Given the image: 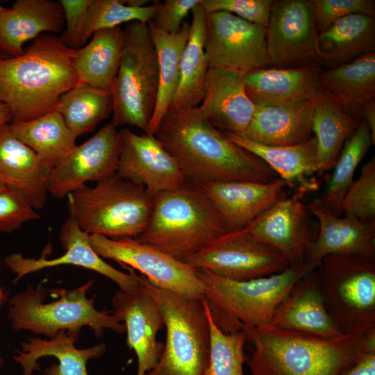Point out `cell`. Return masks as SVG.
<instances>
[{
    "label": "cell",
    "mask_w": 375,
    "mask_h": 375,
    "mask_svg": "<svg viewBox=\"0 0 375 375\" xmlns=\"http://www.w3.org/2000/svg\"><path fill=\"white\" fill-rule=\"evenodd\" d=\"M203 302L210 335L209 362L203 375H244L243 365L247 360L244 333L222 332L215 324L204 298Z\"/></svg>",
    "instance_id": "cell-39"
},
{
    "label": "cell",
    "mask_w": 375,
    "mask_h": 375,
    "mask_svg": "<svg viewBox=\"0 0 375 375\" xmlns=\"http://www.w3.org/2000/svg\"><path fill=\"white\" fill-rule=\"evenodd\" d=\"M75 50L55 35L42 34L22 55L0 58V102L9 108L12 122L54 110L60 96L79 83Z\"/></svg>",
    "instance_id": "cell-3"
},
{
    "label": "cell",
    "mask_w": 375,
    "mask_h": 375,
    "mask_svg": "<svg viewBox=\"0 0 375 375\" xmlns=\"http://www.w3.org/2000/svg\"><path fill=\"white\" fill-rule=\"evenodd\" d=\"M90 242L102 258L139 271L155 286L192 299H203L198 270L135 238H110L90 235Z\"/></svg>",
    "instance_id": "cell-11"
},
{
    "label": "cell",
    "mask_w": 375,
    "mask_h": 375,
    "mask_svg": "<svg viewBox=\"0 0 375 375\" xmlns=\"http://www.w3.org/2000/svg\"><path fill=\"white\" fill-rule=\"evenodd\" d=\"M8 126L19 140L52 168L77 146L76 138L55 110L33 119L12 122Z\"/></svg>",
    "instance_id": "cell-35"
},
{
    "label": "cell",
    "mask_w": 375,
    "mask_h": 375,
    "mask_svg": "<svg viewBox=\"0 0 375 375\" xmlns=\"http://www.w3.org/2000/svg\"><path fill=\"white\" fill-rule=\"evenodd\" d=\"M10 120H12V115L9 108L0 102V131L4 126L8 124Z\"/></svg>",
    "instance_id": "cell-49"
},
{
    "label": "cell",
    "mask_w": 375,
    "mask_h": 375,
    "mask_svg": "<svg viewBox=\"0 0 375 375\" xmlns=\"http://www.w3.org/2000/svg\"><path fill=\"white\" fill-rule=\"evenodd\" d=\"M79 333L62 331L49 340L30 338L22 343V350H15L12 358L23 368L22 375H33L40 370L39 358L55 356L59 363L51 364L44 370L45 375H88L87 362L103 355L106 351L103 343L79 349L75 347Z\"/></svg>",
    "instance_id": "cell-30"
},
{
    "label": "cell",
    "mask_w": 375,
    "mask_h": 375,
    "mask_svg": "<svg viewBox=\"0 0 375 375\" xmlns=\"http://www.w3.org/2000/svg\"><path fill=\"white\" fill-rule=\"evenodd\" d=\"M227 232L207 195L187 181L153 197L148 226L135 238L184 262Z\"/></svg>",
    "instance_id": "cell-4"
},
{
    "label": "cell",
    "mask_w": 375,
    "mask_h": 375,
    "mask_svg": "<svg viewBox=\"0 0 375 375\" xmlns=\"http://www.w3.org/2000/svg\"><path fill=\"white\" fill-rule=\"evenodd\" d=\"M342 375H375V349L363 353Z\"/></svg>",
    "instance_id": "cell-47"
},
{
    "label": "cell",
    "mask_w": 375,
    "mask_h": 375,
    "mask_svg": "<svg viewBox=\"0 0 375 375\" xmlns=\"http://www.w3.org/2000/svg\"><path fill=\"white\" fill-rule=\"evenodd\" d=\"M69 216L89 235L137 238L147 228L153 198L144 187L116 173L67 196Z\"/></svg>",
    "instance_id": "cell-7"
},
{
    "label": "cell",
    "mask_w": 375,
    "mask_h": 375,
    "mask_svg": "<svg viewBox=\"0 0 375 375\" xmlns=\"http://www.w3.org/2000/svg\"><path fill=\"white\" fill-rule=\"evenodd\" d=\"M316 49L318 58L331 68L375 52L374 17L352 14L338 19L318 33Z\"/></svg>",
    "instance_id": "cell-32"
},
{
    "label": "cell",
    "mask_w": 375,
    "mask_h": 375,
    "mask_svg": "<svg viewBox=\"0 0 375 375\" xmlns=\"http://www.w3.org/2000/svg\"><path fill=\"white\" fill-rule=\"evenodd\" d=\"M317 34L311 0L274 1L266 28L271 63L285 65L319 59Z\"/></svg>",
    "instance_id": "cell-16"
},
{
    "label": "cell",
    "mask_w": 375,
    "mask_h": 375,
    "mask_svg": "<svg viewBox=\"0 0 375 375\" xmlns=\"http://www.w3.org/2000/svg\"><path fill=\"white\" fill-rule=\"evenodd\" d=\"M140 288L160 306L167 335L156 367L146 375H203L210 355V326L203 299L159 288L142 275Z\"/></svg>",
    "instance_id": "cell-8"
},
{
    "label": "cell",
    "mask_w": 375,
    "mask_h": 375,
    "mask_svg": "<svg viewBox=\"0 0 375 375\" xmlns=\"http://www.w3.org/2000/svg\"><path fill=\"white\" fill-rule=\"evenodd\" d=\"M243 76L227 69L209 67L197 108L213 126L236 135L247 130L256 110L247 94Z\"/></svg>",
    "instance_id": "cell-20"
},
{
    "label": "cell",
    "mask_w": 375,
    "mask_h": 375,
    "mask_svg": "<svg viewBox=\"0 0 375 375\" xmlns=\"http://www.w3.org/2000/svg\"><path fill=\"white\" fill-rule=\"evenodd\" d=\"M119 152V131L110 122L77 145L52 168L49 194L62 199L85 188L89 181L98 183L115 174Z\"/></svg>",
    "instance_id": "cell-14"
},
{
    "label": "cell",
    "mask_w": 375,
    "mask_h": 375,
    "mask_svg": "<svg viewBox=\"0 0 375 375\" xmlns=\"http://www.w3.org/2000/svg\"><path fill=\"white\" fill-rule=\"evenodd\" d=\"M233 142L266 163L288 187L303 194L315 191L319 185L315 174L319 172L317 141L315 137L292 145L267 146L226 132Z\"/></svg>",
    "instance_id": "cell-27"
},
{
    "label": "cell",
    "mask_w": 375,
    "mask_h": 375,
    "mask_svg": "<svg viewBox=\"0 0 375 375\" xmlns=\"http://www.w3.org/2000/svg\"><path fill=\"white\" fill-rule=\"evenodd\" d=\"M157 55L158 78L155 109L146 134L154 135L162 119L169 111L179 81V65L188 42L190 24L184 22L181 31L169 34L148 22Z\"/></svg>",
    "instance_id": "cell-34"
},
{
    "label": "cell",
    "mask_w": 375,
    "mask_h": 375,
    "mask_svg": "<svg viewBox=\"0 0 375 375\" xmlns=\"http://www.w3.org/2000/svg\"><path fill=\"white\" fill-rule=\"evenodd\" d=\"M251 344V375H342L365 352L375 349V334L324 338L269 324H242Z\"/></svg>",
    "instance_id": "cell-2"
},
{
    "label": "cell",
    "mask_w": 375,
    "mask_h": 375,
    "mask_svg": "<svg viewBox=\"0 0 375 375\" xmlns=\"http://www.w3.org/2000/svg\"><path fill=\"white\" fill-rule=\"evenodd\" d=\"M363 117L368 124L372 138L375 143V99H369L361 105Z\"/></svg>",
    "instance_id": "cell-48"
},
{
    "label": "cell",
    "mask_w": 375,
    "mask_h": 375,
    "mask_svg": "<svg viewBox=\"0 0 375 375\" xmlns=\"http://www.w3.org/2000/svg\"><path fill=\"white\" fill-rule=\"evenodd\" d=\"M52 167L19 140L8 124L0 131V181L27 198L35 209H42L47 201Z\"/></svg>",
    "instance_id": "cell-25"
},
{
    "label": "cell",
    "mask_w": 375,
    "mask_h": 375,
    "mask_svg": "<svg viewBox=\"0 0 375 375\" xmlns=\"http://www.w3.org/2000/svg\"><path fill=\"white\" fill-rule=\"evenodd\" d=\"M7 292L0 287V306L6 300Z\"/></svg>",
    "instance_id": "cell-50"
},
{
    "label": "cell",
    "mask_w": 375,
    "mask_h": 375,
    "mask_svg": "<svg viewBox=\"0 0 375 375\" xmlns=\"http://www.w3.org/2000/svg\"><path fill=\"white\" fill-rule=\"evenodd\" d=\"M320 85L342 101L360 106L375 99V52L322 72Z\"/></svg>",
    "instance_id": "cell-38"
},
{
    "label": "cell",
    "mask_w": 375,
    "mask_h": 375,
    "mask_svg": "<svg viewBox=\"0 0 375 375\" xmlns=\"http://www.w3.org/2000/svg\"><path fill=\"white\" fill-rule=\"evenodd\" d=\"M207 22L205 52L209 67L244 75L272 64L265 28L224 11L207 13Z\"/></svg>",
    "instance_id": "cell-13"
},
{
    "label": "cell",
    "mask_w": 375,
    "mask_h": 375,
    "mask_svg": "<svg viewBox=\"0 0 375 375\" xmlns=\"http://www.w3.org/2000/svg\"><path fill=\"white\" fill-rule=\"evenodd\" d=\"M112 313L124 322L126 344L135 353L137 375H146L157 365L164 344L157 340L158 332L165 326L161 308L157 301L139 287L115 292Z\"/></svg>",
    "instance_id": "cell-19"
},
{
    "label": "cell",
    "mask_w": 375,
    "mask_h": 375,
    "mask_svg": "<svg viewBox=\"0 0 375 375\" xmlns=\"http://www.w3.org/2000/svg\"><path fill=\"white\" fill-rule=\"evenodd\" d=\"M155 10L154 4L135 7L122 0H92L89 6L81 45L99 30L120 26L132 22L148 23Z\"/></svg>",
    "instance_id": "cell-40"
},
{
    "label": "cell",
    "mask_w": 375,
    "mask_h": 375,
    "mask_svg": "<svg viewBox=\"0 0 375 375\" xmlns=\"http://www.w3.org/2000/svg\"><path fill=\"white\" fill-rule=\"evenodd\" d=\"M65 17V30L60 36L61 42L72 49L81 47L88 11L92 0H60Z\"/></svg>",
    "instance_id": "cell-46"
},
{
    "label": "cell",
    "mask_w": 375,
    "mask_h": 375,
    "mask_svg": "<svg viewBox=\"0 0 375 375\" xmlns=\"http://www.w3.org/2000/svg\"><path fill=\"white\" fill-rule=\"evenodd\" d=\"M308 210L319 222V233L304 262L307 274L315 270L328 255L375 258V222H360L340 217L312 202L308 204Z\"/></svg>",
    "instance_id": "cell-23"
},
{
    "label": "cell",
    "mask_w": 375,
    "mask_h": 375,
    "mask_svg": "<svg viewBox=\"0 0 375 375\" xmlns=\"http://www.w3.org/2000/svg\"><path fill=\"white\" fill-rule=\"evenodd\" d=\"M372 144H374L369 127L363 119L344 144L323 192L312 202L331 214L340 216L342 201L353 181L354 173Z\"/></svg>",
    "instance_id": "cell-37"
},
{
    "label": "cell",
    "mask_w": 375,
    "mask_h": 375,
    "mask_svg": "<svg viewBox=\"0 0 375 375\" xmlns=\"http://www.w3.org/2000/svg\"><path fill=\"white\" fill-rule=\"evenodd\" d=\"M120 133V152L116 174L157 194L183 185L187 180L176 162L154 135L138 134L129 128Z\"/></svg>",
    "instance_id": "cell-15"
},
{
    "label": "cell",
    "mask_w": 375,
    "mask_h": 375,
    "mask_svg": "<svg viewBox=\"0 0 375 375\" xmlns=\"http://www.w3.org/2000/svg\"><path fill=\"white\" fill-rule=\"evenodd\" d=\"M281 178L269 183L229 181L199 185L215 207L228 232L245 228L285 197Z\"/></svg>",
    "instance_id": "cell-21"
},
{
    "label": "cell",
    "mask_w": 375,
    "mask_h": 375,
    "mask_svg": "<svg viewBox=\"0 0 375 375\" xmlns=\"http://www.w3.org/2000/svg\"><path fill=\"white\" fill-rule=\"evenodd\" d=\"M274 0H201L207 13L224 11L267 28Z\"/></svg>",
    "instance_id": "cell-44"
},
{
    "label": "cell",
    "mask_w": 375,
    "mask_h": 375,
    "mask_svg": "<svg viewBox=\"0 0 375 375\" xmlns=\"http://www.w3.org/2000/svg\"><path fill=\"white\" fill-rule=\"evenodd\" d=\"M312 133L319 172L333 167L346 142L364 119L360 106L349 104L320 85L312 99Z\"/></svg>",
    "instance_id": "cell-22"
},
{
    "label": "cell",
    "mask_w": 375,
    "mask_h": 375,
    "mask_svg": "<svg viewBox=\"0 0 375 375\" xmlns=\"http://www.w3.org/2000/svg\"><path fill=\"white\" fill-rule=\"evenodd\" d=\"M3 359L2 358V357L0 356V368L1 367V366L3 365Z\"/></svg>",
    "instance_id": "cell-52"
},
{
    "label": "cell",
    "mask_w": 375,
    "mask_h": 375,
    "mask_svg": "<svg viewBox=\"0 0 375 375\" xmlns=\"http://www.w3.org/2000/svg\"><path fill=\"white\" fill-rule=\"evenodd\" d=\"M121 26L97 31L85 47L75 50L74 67L79 83L110 92L121 61Z\"/></svg>",
    "instance_id": "cell-33"
},
{
    "label": "cell",
    "mask_w": 375,
    "mask_h": 375,
    "mask_svg": "<svg viewBox=\"0 0 375 375\" xmlns=\"http://www.w3.org/2000/svg\"><path fill=\"white\" fill-rule=\"evenodd\" d=\"M322 71L308 65L289 69H258L243 76L246 92L255 105L278 106L311 101L320 87Z\"/></svg>",
    "instance_id": "cell-28"
},
{
    "label": "cell",
    "mask_w": 375,
    "mask_h": 375,
    "mask_svg": "<svg viewBox=\"0 0 375 375\" xmlns=\"http://www.w3.org/2000/svg\"><path fill=\"white\" fill-rule=\"evenodd\" d=\"M157 55L148 23L132 22L123 29L119 67L110 91L112 124L146 133L156 102Z\"/></svg>",
    "instance_id": "cell-10"
},
{
    "label": "cell",
    "mask_w": 375,
    "mask_h": 375,
    "mask_svg": "<svg viewBox=\"0 0 375 375\" xmlns=\"http://www.w3.org/2000/svg\"><path fill=\"white\" fill-rule=\"evenodd\" d=\"M6 186L0 181V191L4 189Z\"/></svg>",
    "instance_id": "cell-51"
},
{
    "label": "cell",
    "mask_w": 375,
    "mask_h": 375,
    "mask_svg": "<svg viewBox=\"0 0 375 375\" xmlns=\"http://www.w3.org/2000/svg\"><path fill=\"white\" fill-rule=\"evenodd\" d=\"M184 262L195 269L234 281L270 276L290 266L278 251L254 239L245 228L227 232Z\"/></svg>",
    "instance_id": "cell-12"
},
{
    "label": "cell",
    "mask_w": 375,
    "mask_h": 375,
    "mask_svg": "<svg viewBox=\"0 0 375 375\" xmlns=\"http://www.w3.org/2000/svg\"><path fill=\"white\" fill-rule=\"evenodd\" d=\"M189 38L181 55L178 87L169 110H188L199 107L209 69L205 52L207 12L201 4L192 10Z\"/></svg>",
    "instance_id": "cell-31"
},
{
    "label": "cell",
    "mask_w": 375,
    "mask_h": 375,
    "mask_svg": "<svg viewBox=\"0 0 375 375\" xmlns=\"http://www.w3.org/2000/svg\"><path fill=\"white\" fill-rule=\"evenodd\" d=\"M315 271L326 309L340 331L375 334V258L328 255Z\"/></svg>",
    "instance_id": "cell-9"
},
{
    "label": "cell",
    "mask_w": 375,
    "mask_h": 375,
    "mask_svg": "<svg viewBox=\"0 0 375 375\" xmlns=\"http://www.w3.org/2000/svg\"><path fill=\"white\" fill-rule=\"evenodd\" d=\"M55 110L77 138L93 131L112 111L110 92L78 83L59 98Z\"/></svg>",
    "instance_id": "cell-36"
},
{
    "label": "cell",
    "mask_w": 375,
    "mask_h": 375,
    "mask_svg": "<svg viewBox=\"0 0 375 375\" xmlns=\"http://www.w3.org/2000/svg\"><path fill=\"white\" fill-rule=\"evenodd\" d=\"M5 9L6 8L0 6V15L4 11Z\"/></svg>",
    "instance_id": "cell-53"
},
{
    "label": "cell",
    "mask_w": 375,
    "mask_h": 375,
    "mask_svg": "<svg viewBox=\"0 0 375 375\" xmlns=\"http://www.w3.org/2000/svg\"><path fill=\"white\" fill-rule=\"evenodd\" d=\"M59 239L65 253L56 258H29L19 253L6 256L5 265L16 274L13 283L28 274L45 268L72 265L92 270L110 278L121 290L129 291L139 287L138 275L134 269L124 266L129 272L124 273L104 261L92 247L90 235L81 230L72 217L65 221Z\"/></svg>",
    "instance_id": "cell-18"
},
{
    "label": "cell",
    "mask_w": 375,
    "mask_h": 375,
    "mask_svg": "<svg viewBox=\"0 0 375 375\" xmlns=\"http://www.w3.org/2000/svg\"><path fill=\"white\" fill-rule=\"evenodd\" d=\"M64 27L59 1L17 0L0 15V52L19 56L26 42L44 32L60 33Z\"/></svg>",
    "instance_id": "cell-26"
},
{
    "label": "cell",
    "mask_w": 375,
    "mask_h": 375,
    "mask_svg": "<svg viewBox=\"0 0 375 375\" xmlns=\"http://www.w3.org/2000/svg\"><path fill=\"white\" fill-rule=\"evenodd\" d=\"M3 58V57L0 54V58Z\"/></svg>",
    "instance_id": "cell-54"
},
{
    "label": "cell",
    "mask_w": 375,
    "mask_h": 375,
    "mask_svg": "<svg viewBox=\"0 0 375 375\" xmlns=\"http://www.w3.org/2000/svg\"><path fill=\"white\" fill-rule=\"evenodd\" d=\"M317 32H322L338 19L352 14L374 17L372 0H311Z\"/></svg>",
    "instance_id": "cell-43"
},
{
    "label": "cell",
    "mask_w": 375,
    "mask_h": 375,
    "mask_svg": "<svg viewBox=\"0 0 375 375\" xmlns=\"http://www.w3.org/2000/svg\"><path fill=\"white\" fill-rule=\"evenodd\" d=\"M198 274L212 318L225 333L241 331L242 324H270L278 304L307 274L304 264L248 281L231 280L205 270Z\"/></svg>",
    "instance_id": "cell-5"
},
{
    "label": "cell",
    "mask_w": 375,
    "mask_h": 375,
    "mask_svg": "<svg viewBox=\"0 0 375 375\" xmlns=\"http://www.w3.org/2000/svg\"><path fill=\"white\" fill-rule=\"evenodd\" d=\"M270 324L285 330L324 338L342 334L328 315L315 269L293 287L277 306Z\"/></svg>",
    "instance_id": "cell-24"
},
{
    "label": "cell",
    "mask_w": 375,
    "mask_h": 375,
    "mask_svg": "<svg viewBox=\"0 0 375 375\" xmlns=\"http://www.w3.org/2000/svg\"><path fill=\"white\" fill-rule=\"evenodd\" d=\"M40 217L20 191L7 186L0 191V233L15 231L24 223Z\"/></svg>",
    "instance_id": "cell-42"
},
{
    "label": "cell",
    "mask_w": 375,
    "mask_h": 375,
    "mask_svg": "<svg viewBox=\"0 0 375 375\" xmlns=\"http://www.w3.org/2000/svg\"><path fill=\"white\" fill-rule=\"evenodd\" d=\"M93 283L90 281L72 290L50 289L56 299L45 303L47 290L40 284L28 286L24 292L13 296L8 303V318L16 331H29L52 338L62 331L79 333L83 327H90L97 337L104 329L117 333H126V327L107 310L94 307V297L88 298V291Z\"/></svg>",
    "instance_id": "cell-6"
},
{
    "label": "cell",
    "mask_w": 375,
    "mask_h": 375,
    "mask_svg": "<svg viewBox=\"0 0 375 375\" xmlns=\"http://www.w3.org/2000/svg\"><path fill=\"white\" fill-rule=\"evenodd\" d=\"M201 0H165L154 1L155 10L150 22L156 28L169 34L178 33L183 19Z\"/></svg>",
    "instance_id": "cell-45"
},
{
    "label": "cell",
    "mask_w": 375,
    "mask_h": 375,
    "mask_svg": "<svg viewBox=\"0 0 375 375\" xmlns=\"http://www.w3.org/2000/svg\"><path fill=\"white\" fill-rule=\"evenodd\" d=\"M312 114V100L278 106L256 105L249 126L238 135L267 146L299 144L311 138Z\"/></svg>",
    "instance_id": "cell-29"
},
{
    "label": "cell",
    "mask_w": 375,
    "mask_h": 375,
    "mask_svg": "<svg viewBox=\"0 0 375 375\" xmlns=\"http://www.w3.org/2000/svg\"><path fill=\"white\" fill-rule=\"evenodd\" d=\"M154 135L174 158L188 182L269 183L277 174L261 159L231 142L198 111L169 110Z\"/></svg>",
    "instance_id": "cell-1"
},
{
    "label": "cell",
    "mask_w": 375,
    "mask_h": 375,
    "mask_svg": "<svg viewBox=\"0 0 375 375\" xmlns=\"http://www.w3.org/2000/svg\"><path fill=\"white\" fill-rule=\"evenodd\" d=\"M42 375H45L44 374H42Z\"/></svg>",
    "instance_id": "cell-55"
},
{
    "label": "cell",
    "mask_w": 375,
    "mask_h": 375,
    "mask_svg": "<svg viewBox=\"0 0 375 375\" xmlns=\"http://www.w3.org/2000/svg\"><path fill=\"white\" fill-rule=\"evenodd\" d=\"M344 217L360 222H375V158L361 169L347 191L341 205Z\"/></svg>",
    "instance_id": "cell-41"
},
{
    "label": "cell",
    "mask_w": 375,
    "mask_h": 375,
    "mask_svg": "<svg viewBox=\"0 0 375 375\" xmlns=\"http://www.w3.org/2000/svg\"><path fill=\"white\" fill-rule=\"evenodd\" d=\"M301 195L283 197L245 227L254 239L278 251L290 266L304 264L315 239Z\"/></svg>",
    "instance_id": "cell-17"
}]
</instances>
